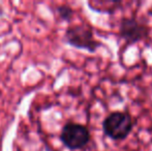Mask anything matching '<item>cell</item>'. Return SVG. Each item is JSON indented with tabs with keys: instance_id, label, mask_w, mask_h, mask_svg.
Masks as SVG:
<instances>
[{
	"instance_id": "7a4b0ae2",
	"label": "cell",
	"mask_w": 152,
	"mask_h": 151,
	"mask_svg": "<svg viewBox=\"0 0 152 151\" xmlns=\"http://www.w3.org/2000/svg\"><path fill=\"white\" fill-rule=\"evenodd\" d=\"M64 40L68 44L78 49L87 50L89 52H95L100 47V42L93 36V32L88 25H75L66 29Z\"/></svg>"
},
{
	"instance_id": "277c9868",
	"label": "cell",
	"mask_w": 152,
	"mask_h": 151,
	"mask_svg": "<svg viewBox=\"0 0 152 151\" xmlns=\"http://www.w3.org/2000/svg\"><path fill=\"white\" fill-rule=\"evenodd\" d=\"M119 34L128 44H132L147 37L149 27L136 18H124L119 25Z\"/></svg>"
},
{
	"instance_id": "6da1fadb",
	"label": "cell",
	"mask_w": 152,
	"mask_h": 151,
	"mask_svg": "<svg viewBox=\"0 0 152 151\" xmlns=\"http://www.w3.org/2000/svg\"><path fill=\"white\" fill-rule=\"evenodd\" d=\"M134 127L132 118L126 112L116 111L107 116L102 122L104 133L115 141L124 140Z\"/></svg>"
},
{
	"instance_id": "5b68a950",
	"label": "cell",
	"mask_w": 152,
	"mask_h": 151,
	"mask_svg": "<svg viewBox=\"0 0 152 151\" xmlns=\"http://www.w3.org/2000/svg\"><path fill=\"white\" fill-rule=\"evenodd\" d=\"M57 12H58L59 17H60L62 20H65V21L70 20V18L72 16V8L68 7V6H64V5L59 6V7H57Z\"/></svg>"
},
{
	"instance_id": "3957f363",
	"label": "cell",
	"mask_w": 152,
	"mask_h": 151,
	"mask_svg": "<svg viewBox=\"0 0 152 151\" xmlns=\"http://www.w3.org/2000/svg\"><path fill=\"white\" fill-rule=\"evenodd\" d=\"M60 140L68 149H81L88 144L90 140V133L84 125L68 122L62 128Z\"/></svg>"
}]
</instances>
